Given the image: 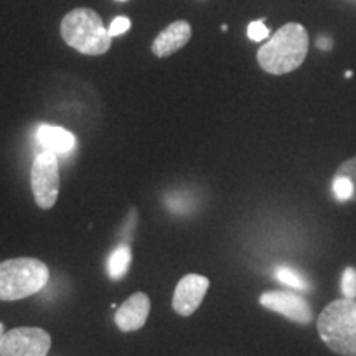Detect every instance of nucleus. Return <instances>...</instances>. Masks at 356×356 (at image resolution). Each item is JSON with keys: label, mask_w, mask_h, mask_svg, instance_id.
<instances>
[{"label": "nucleus", "mask_w": 356, "mask_h": 356, "mask_svg": "<svg viewBox=\"0 0 356 356\" xmlns=\"http://www.w3.org/2000/svg\"><path fill=\"white\" fill-rule=\"evenodd\" d=\"M309 53V33L300 24L280 26L257 51L259 66L269 74H287L304 63Z\"/></svg>", "instance_id": "1"}, {"label": "nucleus", "mask_w": 356, "mask_h": 356, "mask_svg": "<svg viewBox=\"0 0 356 356\" xmlns=\"http://www.w3.org/2000/svg\"><path fill=\"white\" fill-rule=\"evenodd\" d=\"M60 32L66 44L83 55H104L113 44V37L108 26L102 24L101 15L88 7L74 8L66 13L61 20Z\"/></svg>", "instance_id": "2"}, {"label": "nucleus", "mask_w": 356, "mask_h": 356, "mask_svg": "<svg viewBox=\"0 0 356 356\" xmlns=\"http://www.w3.org/2000/svg\"><path fill=\"white\" fill-rule=\"evenodd\" d=\"M318 335L333 353L356 356V300H333L317 318Z\"/></svg>", "instance_id": "3"}, {"label": "nucleus", "mask_w": 356, "mask_h": 356, "mask_svg": "<svg viewBox=\"0 0 356 356\" xmlns=\"http://www.w3.org/2000/svg\"><path fill=\"white\" fill-rule=\"evenodd\" d=\"M50 280L48 266L35 257L0 262V300H20L43 291Z\"/></svg>", "instance_id": "4"}, {"label": "nucleus", "mask_w": 356, "mask_h": 356, "mask_svg": "<svg viewBox=\"0 0 356 356\" xmlns=\"http://www.w3.org/2000/svg\"><path fill=\"white\" fill-rule=\"evenodd\" d=\"M32 191L42 210L55 207L60 193V159L50 150H43L32 163Z\"/></svg>", "instance_id": "5"}, {"label": "nucleus", "mask_w": 356, "mask_h": 356, "mask_svg": "<svg viewBox=\"0 0 356 356\" xmlns=\"http://www.w3.org/2000/svg\"><path fill=\"white\" fill-rule=\"evenodd\" d=\"M50 333L37 327H19L0 338V356H48Z\"/></svg>", "instance_id": "6"}, {"label": "nucleus", "mask_w": 356, "mask_h": 356, "mask_svg": "<svg viewBox=\"0 0 356 356\" xmlns=\"http://www.w3.org/2000/svg\"><path fill=\"white\" fill-rule=\"evenodd\" d=\"M261 305L267 310H273L280 314L282 317L296 322L299 325H309L314 320V312H312L309 302L299 293L282 292V291H269L259 297Z\"/></svg>", "instance_id": "7"}, {"label": "nucleus", "mask_w": 356, "mask_h": 356, "mask_svg": "<svg viewBox=\"0 0 356 356\" xmlns=\"http://www.w3.org/2000/svg\"><path fill=\"white\" fill-rule=\"evenodd\" d=\"M208 289H210V279L200 274H188L185 277L178 280L175 292H173L172 307L181 317H190L207 296Z\"/></svg>", "instance_id": "8"}, {"label": "nucleus", "mask_w": 356, "mask_h": 356, "mask_svg": "<svg viewBox=\"0 0 356 356\" xmlns=\"http://www.w3.org/2000/svg\"><path fill=\"white\" fill-rule=\"evenodd\" d=\"M150 314V299L144 292L132 293L124 304L115 310L114 322L124 333L137 332L144 327Z\"/></svg>", "instance_id": "9"}, {"label": "nucleus", "mask_w": 356, "mask_h": 356, "mask_svg": "<svg viewBox=\"0 0 356 356\" xmlns=\"http://www.w3.org/2000/svg\"><path fill=\"white\" fill-rule=\"evenodd\" d=\"M191 38V26L186 20H177L162 30L152 43L155 56L167 58L184 48Z\"/></svg>", "instance_id": "10"}, {"label": "nucleus", "mask_w": 356, "mask_h": 356, "mask_svg": "<svg viewBox=\"0 0 356 356\" xmlns=\"http://www.w3.org/2000/svg\"><path fill=\"white\" fill-rule=\"evenodd\" d=\"M37 140L44 150H50L58 157L68 155L76 149V137L73 134L63 127L48 126V124H42L37 129Z\"/></svg>", "instance_id": "11"}, {"label": "nucleus", "mask_w": 356, "mask_h": 356, "mask_svg": "<svg viewBox=\"0 0 356 356\" xmlns=\"http://www.w3.org/2000/svg\"><path fill=\"white\" fill-rule=\"evenodd\" d=\"M131 261H132V252H131V248H129V244H119V246L115 248L109 256V261H108L109 277L114 280H121L124 275L129 273Z\"/></svg>", "instance_id": "12"}, {"label": "nucleus", "mask_w": 356, "mask_h": 356, "mask_svg": "<svg viewBox=\"0 0 356 356\" xmlns=\"http://www.w3.org/2000/svg\"><path fill=\"white\" fill-rule=\"evenodd\" d=\"M275 277H277L279 282H282L284 286L297 289V291H307V289H309L307 279L299 273V270L292 269V267L280 266L279 269L275 270Z\"/></svg>", "instance_id": "13"}, {"label": "nucleus", "mask_w": 356, "mask_h": 356, "mask_svg": "<svg viewBox=\"0 0 356 356\" xmlns=\"http://www.w3.org/2000/svg\"><path fill=\"white\" fill-rule=\"evenodd\" d=\"M335 175L343 177L351 184V188H353V195H351V202L356 203V155L348 160H345L340 167L337 168Z\"/></svg>", "instance_id": "14"}, {"label": "nucleus", "mask_w": 356, "mask_h": 356, "mask_svg": "<svg viewBox=\"0 0 356 356\" xmlns=\"http://www.w3.org/2000/svg\"><path fill=\"white\" fill-rule=\"evenodd\" d=\"M341 292L346 299H356V269L346 267L341 275Z\"/></svg>", "instance_id": "15"}, {"label": "nucleus", "mask_w": 356, "mask_h": 356, "mask_svg": "<svg viewBox=\"0 0 356 356\" xmlns=\"http://www.w3.org/2000/svg\"><path fill=\"white\" fill-rule=\"evenodd\" d=\"M248 37L252 40V42H262L269 37V29H267L264 20H254L251 22L248 26Z\"/></svg>", "instance_id": "16"}, {"label": "nucleus", "mask_w": 356, "mask_h": 356, "mask_svg": "<svg viewBox=\"0 0 356 356\" xmlns=\"http://www.w3.org/2000/svg\"><path fill=\"white\" fill-rule=\"evenodd\" d=\"M108 30H109V35L113 38L119 37V35L126 33L131 30V20H129L127 17H118V19H114L113 22H111Z\"/></svg>", "instance_id": "17"}, {"label": "nucleus", "mask_w": 356, "mask_h": 356, "mask_svg": "<svg viewBox=\"0 0 356 356\" xmlns=\"http://www.w3.org/2000/svg\"><path fill=\"white\" fill-rule=\"evenodd\" d=\"M332 44H333L332 40L327 38V37H318V40H317V47L323 51L332 50Z\"/></svg>", "instance_id": "18"}, {"label": "nucleus", "mask_w": 356, "mask_h": 356, "mask_svg": "<svg viewBox=\"0 0 356 356\" xmlns=\"http://www.w3.org/2000/svg\"><path fill=\"white\" fill-rule=\"evenodd\" d=\"M3 333H6V332H3V323H0V338H2Z\"/></svg>", "instance_id": "19"}, {"label": "nucleus", "mask_w": 356, "mask_h": 356, "mask_svg": "<svg viewBox=\"0 0 356 356\" xmlns=\"http://www.w3.org/2000/svg\"><path fill=\"white\" fill-rule=\"evenodd\" d=\"M345 76H346V78H351V76H353V73H351V71H346Z\"/></svg>", "instance_id": "20"}, {"label": "nucleus", "mask_w": 356, "mask_h": 356, "mask_svg": "<svg viewBox=\"0 0 356 356\" xmlns=\"http://www.w3.org/2000/svg\"><path fill=\"white\" fill-rule=\"evenodd\" d=\"M121 2H124V0H121Z\"/></svg>", "instance_id": "21"}]
</instances>
